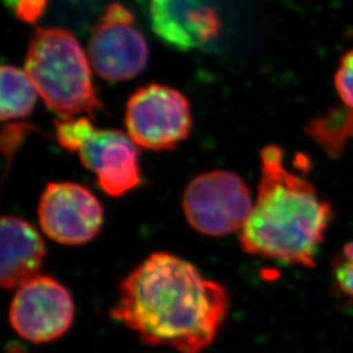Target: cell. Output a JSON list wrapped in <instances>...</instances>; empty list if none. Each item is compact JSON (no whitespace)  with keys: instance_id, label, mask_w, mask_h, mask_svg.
Returning <instances> with one entry per match:
<instances>
[{"instance_id":"obj_7","label":"cell","mask_w":353,"mask_h":353,"mask_svg":"<svg viewBox=\"0 0 353 353\" xmlns=\"http://www.w3.org/2000/svg\"><path fill=\"white\" fill-rule=\"evenodd\" d=\"M134 23L132 13L125 6L113 3L94 26L89 41V62L102 79L126 81L147 65L148 45Z\"/></svg>"},{"instance_id":"obj_1","label":"cell","mask_w":353,"mask_h":353,"mask_svg":"<svg viewBox=\"0 0 353 353\" xmlns=\"http://www.w3.org/2000/svg\"><path fill=\"white\" fill-rule=\"evenodd\" d=\"M228 307L221 284L182 258L153 252L122 280L110 316L145 344L201 353L216 339Z\"/></svg>"},{"instance_id":"obj_5","label":"cell","mask_w":353,"mask_h":353,"mask_svg":"<svg viewBox=\"0 0 353 353\" xmlns=\"http://www.w3.org/2000/svg\"><path fill=\"white\" fill-rule=\"evenodd\" d=\"M182 207L190 225L196 232L223 237L245 228L254 202L250 190L240 176L214 170L191 179Z\"/></svg>"},{"instance_id":"obj_6","label":"cell","mask_w":353,"mask_h":353,"mask_svg":"<svg viewBox=\"0 0 353 353\" xmlns=\"http://www.w3.org/2000/svg\"><path fill=\"white\" fill-rule=\"evenodd\" d=\"M125 122L128 137L138 147L174 150L189 138L192 126L190 102L176 89L150 84L130 97Z\"/></svg>"},{"instance_id":"obj_4","label":"cell","mask_w":353,"mask_h":353,"mask_svg":"<svg viewBox=\"0 0 353 353\" xmlns=\"http://www.w3.org/2000/svg\"><path fill=\"white\" fill-rule=\"evenodd\" d=\"M55 134L64 150L77 152L83 165L96 173L106 194L122 196L139 188V150L122 131L100 130L87 118H75L55 122Z\"/></svg>"},{"instance_id":"obj_16","label":"cell","mask_w":353,"mask_h":353,"mask_svg":"<svg viewBox=\"0 0 353 353\" xmlns=\"http://www.w3.org/2000/svg\"><path fill=\"white\" fill-rule=\"evenodd\" d=\"M14 14L26 23H34L45 11L48 0H6Z\"/></svg>"},{"instance_id":"obj_13","label":"cell","mask_w":353,"mask_h":353,"mask_svg":"<svg viewBox=\"0 0 353 353\" xmlns=\"http://www.w3.org/2000/svg\"><path fill=\"white\" fill-rule=\"evenodd\" d=\"M306 132L331 157H339L345 145L353 139V110L345 108L331 109L325 117L314 119Z\"/></svg>"},{"instance_id":"obj_14","label":"cell","mask_w":353,"mask_h":353,"mask_svg":"<svg viewBox=\"0 0 353 353\" xmlns=\"http://www.w3.org/2000/svg\"><path fill=\"white\" fill-rule=\"evenodd\" d=\"M335 285L341 293L353 300V242L345 243L343 252L334 261Z\"/></svg>"},{"instance_id":"obj_9","label":"cell","mask_w":353,"mask_h":353,"mask_svg":"<svg viewBox=\"0 0 353 353\" xmlns=\"http://www.w3.org/2000/svg\"><path fill=\"white\" fill-rule=\"evenodd\" d=\"M38 220L50 240L61 245H83L100 233L103 210L87 188L72 182H55L42 192Z\"/></svg>"},{"instance_id":"obj_12","label":"cell","mask_w":353,"mask_h":353,"mask_svg":"<svg viewBox=\"0 0 353 353\" xmlns=\"http://www.w3.org/2000/svg\"><path fill=\"white\" fill-rule=\"evenodd\" d=\"M37 94V88L26 71L8 64L1 67L0 115L3 121L28 117L34 109Z\"/></svg>"},{"instance_id":"obj_11","label":"cell","mask_w":353,"mask_h":353,"mask_svg":"<svg viewBox=\"0 0 353 353\" xmlns=\"http://www.w3.org/2000/svg\"><path fill=\"white\" fill-rule=\"evenodd\" d=\"M46 256V245L37 229L17 216L1 220L0 283L3 288H20L39 276Z\"/></svg>"},{"instance_id":"obj_3","label":"cell","mask_w":353,"mask_h":353,"mask_svg":"<svg viewBox=\"0 0 353 353\" xmlns=\"http://www.w3.org/2000/svg\"><path fill=\"white\" fill-rule=\"evenodd\" d=\"M26 71L38 94L63 121L103 110L92 81L88 57L74 34L61 28H38L26 52Z\"/></svg>"},{"instance_id":"obj_2","label":"cell","mask_w":353,"mask_h":353,"mask_svg":"<svg viewBox=\"0 0 353 353\" xmlns=\"http://www.w3.org/2000/svg\"><path fill=\"white\" fill-rule=\"evenodd\" d=\"M261 182L249 221L241 230L243 252L288 265L314 267L334 210L303 176L290 172L284 153H261Z\"/></svg>"},{"instance_id":"obj_10","label":"cell","mask_w":353,"mask_h":353,"mask_svg":"<svg viewBox=\"0 0 353 353\" xmlns=\"http://www.w3.org/2000/svg\"><path fill=\"white\" fill-rule=\"evenodd\" d=\"M154 33L179 50H194L220 34L214 0H151Z\"/></svg>"},{"instance_id":"obj_15","label":"cell","mask_w":353,"mask_h":353,"mask_svg":"<svg viewBox=\"0 0 353 353\" xmlns=\"http://www.w3.org/2000/svg\"><path fill=\"white\" fill-rule=\"evenodd\" d=\"M335 89L345 108L353 110V50L341 58L335 72Z\"/></svg>"},{"instance_id":"obj_8","label":"cell","mask_w":353,"mask_h":353,"mask_svg":"<svg viewBox=\"0 0 353 353\" xmlns=\"http://www.w3.org/2000/svg\"><path fill=\"white\" fill-rule=\"evenodd\" d=\"M74 316L71 293L58 280L45 275L17 288L10 307L13 330L37 344L62 338L72 326Z\"/></svg>"}]
</instances>
